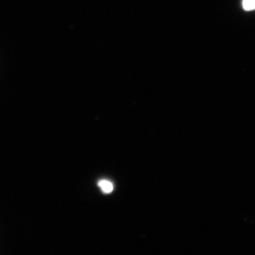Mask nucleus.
Here are the masks:
<instances>
[{"label":"nucleus","mask_w":255,"mask_h":255,"mask_svg":"<svg viewBox=\"0 0 255 255\" xmlns=\"http://www.w3.org/2000/svg\"><path fill=\"white\" fill-rule=\"evenodd\" d=\"M98 186L100 187V189H101L105 194H110V193H112V191H113V189H114L113 183H112V182L109 181V180H105V179L100 180V181L98 182Z\"/></svg>","instance_id":"f257e3e1"},{"label":"nucleus","mask_w":255,"mask_h":255,"mask_svg":"<svg viewBox=\"0 0 255 255\" xmlns=\"http://www.w3.org/2000/svg\"><path fill=\"white\" fill-rule=\"evenodd\" d=\"M243 6H244V9L247 11L254 10L255 9V0H244Z\"/></svg>","instance_id":"f03ea898"}]
</instances>
